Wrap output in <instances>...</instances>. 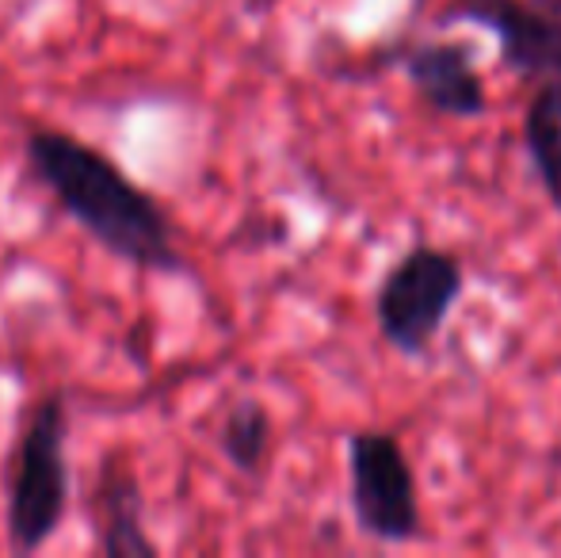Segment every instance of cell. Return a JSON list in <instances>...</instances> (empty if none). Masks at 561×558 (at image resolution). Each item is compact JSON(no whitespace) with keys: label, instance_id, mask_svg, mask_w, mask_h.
<instances>
[{"label":"cell","instance_id":"obj_1","mask_svg":"<svg viewBox=\"0 0 561 558\" xmlns=\"http://www.w3.org/2000/svg\"><path fill=\"white\" fill-rule=\"evenodd\" d=\"M27 164L66 215L118 261L164 276H180L187 269L164 210L104 149L66 130L38 127L27 130Z\"/></svg>","mask_w":561,"mask_h":558},{"label":"cell","instance_id":"obj_2","mask_svg":"<svg viewBox=\"0 0 561 558\" xmlns=\"http://www.w3.org/2000/svg\"><path fill=\"white\" fill-rule=\"evenodd\" d=\"M69 406L61 390L43 395L23 421L8 467L4 532L15 555H35L54 539L69 505Z\"/></svg>","mask_w":561,"mask_h":558},{"label":"cell","instance_id":"obj_3","mask_svg":"<svg viewBox=\"0 0 561 558\" xmlns=\"http://www.w3.org/2000/svg\"><path fill=\"white\" fill-rule=\"evenodd\" d=\"M466 295V264L455 249L413 241L375 287L378 337L398 356L424 360L447 329L455 306Z\"/></svg>","mask_w":561,"mask_h":558},{"label":"cell","instance_id":"obj_4","mask_svg":"<svg viewBox=\"0 0 561 558\" xmlns=\"http://www.w3.org/2000/svg\"><path fill=\"white\" fill-rule=\"evenodd\" d=\"M347 509L355 528L375 544H413L424 532L421 482L405 444L390 429L347 432Z\"/></svg>","mask_w":561,"mask_h":558},{"label":"cell","instance_id":"obj_5","mask_svg":"<svg viewBox=\"0 0 561 558\" xmlns=\"http://www.w3.org/2000/svg\"><path fill=\"white\" fill-rule=\"evenodd\" d=\"M432 27L489 31L501 66L519 81L561 77V0H444Z\"/></svg>","mask_w":561,"mask_h":558},{"label":"cell","instance_id":"obj_6","mask_svg":"<svg viewBox=\"0 0 561 558\" xmlns=\"http://www.w3.org/2000/svg\"><path fill=\"white\" fill-rule=\"evenodd\" d=\"M478 50L462 38H424L413 43L398 58V69L413 84L416 100L447 119H485L489 115V84L473 66Z\"/></svg>","mask_w":561,"mask_h":558},{"label":"cell","instance_id":"obj_7","mask_svg":"<svg viewBox=\"0 0 561 558\" xmlns=\"http://www.w3.org/2000/svg\"><path fill=\"white\" fill-rule=\"evenodd\" d=\"M92 536L104 558H157L161 547L146 532V513H141V482L134 470L130 452L115 447L100 463V478L89 498Z\"/></svg>","mask_w":561,"mask_h":558},{"label":"cell","instance_id":"obj_8","mask_svg":"<svg viewBox=\"0 0 561 558\" xmlns=\"http://www.w3.org/2000/svg\"><path fill=\"white\" fill-rule=\"evenodd\" d=\"M524 149L547 203L561 215V77H547L524 107Z\"/></svg>","mask_w":561,"mask_h":558},{"label":"cell","instance_id":"obj_9","mask_svg":"<svg viewBox=\"0 0 561 558\" xmlns=\"http://www.w3.org/2000/svg\"><path fill=\"white\" fill-rule=\"evenodd\" d=\"M275 421L264 402L256 398H237L226 410L222 429H218V447L241 475H260L272 452Z\"/></svg>","mask_w":561,"mask_h":558},{"label":"cell","instance_id":"obj_10","mask_svg":"<svg viewBox=\"0 0 561 558\" xmlns=\"http://www.w3.org/2000/svg\"><path fill=\"white\" fill-rule=\"evenodd\" d=\"M279 0H244V12H267V8H275Z\"/></svg>","mask_w":561,"mask_h":558}]
</instances>
